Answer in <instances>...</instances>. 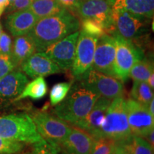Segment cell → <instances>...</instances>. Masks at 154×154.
I'll use <instances>...</instances> for the list:
<instances>
[{
	"label": "cell",
	"instance_id": "3957f363",
	"mask_svg": "<svg viewBox=\"0 0 154 154\" xmlns=\"http://www.w3.org/2000/svg\"><path fill=\"white\" fill-rule=\"evenodd\" d=\"M128 126L124 96L116 98L111 101L104 119L92 137H106L116 140H126L132 137Z\"/></svg>",
	"mask_w": 154,
	"mask_h": 154
},
{
	"label": "cell",
	"instance_id": "f546056e",
	"mask_svg": "<svg viewBox=\"0 0 154 154\" xmlns=\"http://www.w3.org/2000/svg\"><path fill=\"white\" fill-rule=\"evenodd\" d=\"M25 143L0 138V154L20 153L25 148Z\"/></svg>",
	"mask_w": 154,
	"mask_h": 154
},
{
	"label": "cell",
	"instance_id": "2e32d148",
	"mask_svg": "<svg viewBox=\"0 0 154 154\" xmlns=\"http://www.w3.org/2000/svg\"><path fill=\"white\" fill-rule=\"evenodd\" d=\"M29 82L26 75L19 71H12L0 79V106L16 99Z\"/></svg>",
	"mask_w": 154,
	"mask_h": 154
},
{
	"label": "cell",
	"instance_id": "cb8c5ba5",
	"mask_svg": "<svg viewBox=\"0 0 154 154\" xmlns=\"http://www.w3.org/2000/svg\"><path fill=\"white\" fill-rule=\"evenodd\" d=\"M153 72V63L149 59L143 58L133 66L130 71L129 77L134 81L147 82L149 76Z\"/></svg>",
	"mask_w": 154,
	"mask_h": 154
},
{
	"label": "cell",
	"instance_id": "83f0119b",
	"mask_svg": "<svg viewBox=\"0 0 154 154\" xmlns=\"http://www.w3.org/2000/svg\"><path fill=\"white\" fill-rule=\"evenodd\" d=\"M82 30L86 33L100 37L104 34H107L106 29L101 22L94 19H83Z\"/></svg>",
	"mask_w": 154,
	"mask_h": 154
},
{
	"label": "cell",
	"instance_id": "60d3db41",
	"mask_svg": "<svg viewBox=\"0 0 154 154\" xmlns=\"http://www.w3.org/2000/svg\"><path fill=\"white\" fill-rule=\"evenodd\" d=\"M2 25H1V24H0V36H1V34H2Z\"/></svg>",
	"mask_w": 154,
	"mask_h": 154
},
{
	"label": "cell",
	"instance_id": "74e56055",
	"mask_svg": "<svg viewBox=\"0 0 154 154\" xmlns=\"http://www.w3.org/2000/svg\"><path fill=\"white\" fill-rule=\"evenodd\" d=\"M154 79V72L151 73V75H150L149 79H148V80H147L148 84H149L150 87L151 88V89H153V90L154 88V79Z\"/></svg>",
	"mask_w": 154,
	"mask_h": 154
},
{
	"label": "cell",
	"instance_id": "52a82bcc",
	"mask_svg": "<svg viewBox=\"0 0 154 154\" xmlns=\"http://www.w3.org/2000/svg\"><path fill=\"white\" fill-rule=\"evenodd\" d=\"M30 116L42 138L52 140L57 144L61 143L70 130V124L45 111H34Z\"/></svg>",
	"mask_w": 154,
	"mask_h": 154
},
{
	"label": "cell",
	"instance_id": "7bdbcfd3",
	"mask_svg": "<svg viewBox=\"0 0 154 154\" xmlns=\"http://www.w3.org/2000/svg\"><path fill=\"white\" fill-rule=\"evenodd\" d=\"M11 154H20V153H11Z\"/></svg>",
	"mask_w": 154,
	"mask_h": 154
},
{
	"label": "cell",
	"instance_id": "603a6c76",
	"mask_svg": "<svg viewBox=\"0 0 154 154\" xmlns=\"http://www.w3.org/2000/svg\"><path fill=\"white\" fill-rule=\"evenodd\" d=\"M153 90L151 89L147 82L134 81L131 91V97L134 101L146 106L153 99Z\"/></svg>",
	"mask_w": 154,
	"mask_h": 154
},
{
	"label": "cell",
	"instance_id": "7c38bea8",
	"mask_svg": "<svg viewBox=\"0 0 154 154\" xmlns=\"http://www.w3.org/2000/svg\"><path fill=\"white\" fill-rule=\"evenodd\" d=\"M116 44L114 38L104 34L98 38L91 68L97 72L115 77L114 59Z\"/></svg>",
	"mask_w": 154,
	"mask_h": 154
},
{
	"label": "cell",
	"instance_id": "8992f818",
	"mask_svg": "<svg viewBox=\"0 0 154 154\" xmlns=\"http://www.w3.org/2000/svg\"><path fill=\"white\" fill-rule=\"evenodd\" d=\"M99 37L82 30L79 32L72 69V76L79 79L91 68Z\"/></svg>",
	"mask_w": 154,
	"mask_h": 154
},
{
	"label": "cell",
	"instance_id": "f1b7e54d",
	"mask_svg": "<svg viewBox=\"0 0 154 154\" xmlns=\"http://www.w3.org/2000/svg\"><path fill=\"white\" fill-rule=\"evenodd\" d=\"M131 143L134 154H153V148L145 138L133 135Z\"/></svg>",
	"mask_w": 154,
	"mask_h": 154
},
{
	"label": "cell",
	"instance_id": "1f68e13d",
	"mask_svg": "<svg viewBox=\"0 0 154 154\" xmlns=\"http://www.w3.org/2000/svg\"><path fill=\"white\" fill-rule=\"evenodd\" d=\"M12 42L11 37L6 32H2L0 36V54L11 55Z\"/></svg>",
	"mask_w": 154,
	"mask_h": 154
},
{
	"label": "cell",
	"instance_id": "30bf717a",
	"mask_svg": "<svg viewBox=\"0 0 154 154\" xmlns=\"http://www.w3.org/2000/svg\"><path fill=\"white\" fill-rule=\"evenodd\" d=\"M113 0H81L77 12L82 19H94L104 26L106 33L116 32L111 19Z\"/></svg>",
	"mask_w": 154,
	"mask_h": 154
},
{
	"label": "cell",
	"instance_id": "7402d4cb",
	"mask_svg": "<svg viewBox=\"0 0 154 154\" xmlns=\"http://www.w3.org/2000/svg\"><path fill=\"white\" fill-rule=\"evenodd\" d=\"M48 87L46 81L43 77H36L29 83H27L23 91L15 99L13 102L19 101L20 100L31 98L34 100L43 99L47 94Z\"/></svg>",
	"mask_w": 154,
	"mask_h": 154
},
{
	"label": "cell",
	"instance_id": "4fadbf2b",
	"mask_svg": "<svg viewBox=\"0 0 154 154\" xmlns=\"http://www.w3.org/2000/svg\"><path fill=\"white\" fill-rule=\"evenodd\" d=\"M111 19L116 32L131 42L139 37L145 26L143 18L136 17L125 11L112 9Z\"/></svg>",
	"mask_w": 154,
	"mask_h": 154
},
{
	"label": "cell",
	"instance_id": "5b68a950",
	"mask_svg": "<svg viewBox=\"0 0 154 154\" xmlns=\"http://www.w3.org/2000/svg\"><path fill=\"white\" fill-rule=\"evenodd\" d=\"M111 36L114 38L116 44L113 66L115 77L121 82H126L129 78V73L133 66L143 59V53L134 45V42L126 39L116 32Z\"/></svg>",
	"mask_w": 154,
	"mask_h": 154
},
{
	"label": "cell",
	"instance_id": "277c9868",
	"mask_svg": "<svg viewBox=\"0 0 154 154\" xmlns=\"http://www.w3.org/2000/svg\"><path fill=\"white\" fill-rule=\"evenodd\" d=\"M0 138L29 144L42 139L32 117L26 113L0 116Z\"/></svg>",
	"mask_w": 154,
	"mask_h": 154
},
{
	"label": "cell",
	"instance_id": "d6986e66",
	"mask_svg": "<svg viewBox=\"0 0 154 154\" xmlns=\"http://www.w3.org/2000/svg\"><path fill=\"white\" fill-rule=\"evenodd\" d=\"M112 9L121 10L143 19H151L154 13V0H113Z\"/></svg>",
	"mask_w": 154,
	"mask_h": 154
},
{
	"label": "cell",
	"instance_id": "e575fe53",
	"mask_svg": "<svg viewBox=\"0 0 154 154\" xmlns=\"http://www.w3.org/2000/svg\"><path fill=\"white\" fill-rule=\"evenodd\" d=\"M57 1L67 10L77 11L81 0H57Z\"/></svg>",
	"mask_w": 154,
	"mask_h": 154
},
{
	"label": "cell",
	"instance_id": "d4e9b609",
	"mask_svg": "<svg viewBox=\"0 0 154 154\" xmlns=\"http://www.w3.org/2000/svg\"><path fill=\"white\" fill-rule=\"evenodd\" d=\"M116 141L109 138H94L89 154H113Z\"/></svg>",
	"mask_w": 154,
	"mask_h": 154
},
{
	"label": "cell",
	"instance_id": "ba28073f",
	"mask_svg": "<svg viewBox=\"0 0 154 154\" xmlns=\"http://www.w3.org/2000/svg\"><path fill=\"white\" fill-rule=\"evenodd\" d=\"M88 87L94 90L100 96L112 101L124 96V88L122 82L116 77L110 76L91 68L81 79Z\"/></svg>",
	"mask_w": 154,
	"mask_h": 154
},
{
	"label": "cell",
	"instance_id": "7a4b0ae2",
	"mask_svg": "<svg viewBox=\"0 0 154 154\" xmlns=\"http://www.w3.org/2000/svg\"><path fill=\"white\" fill-rule=\"evenodd\" d=\"M100 97L82 79H74L68 94L53 110L55 116L71 126L84 119Z\"/></svg>",
	"mask_w": 154,
	"mask_h": 154
},
{
	"label": "cell",
	"instance_id": "836d02e7",
	"mask_svg": "<svg viewBox=\"0 0 154 154\" xmlns=\"http://www.w3.org/2000/svg\"><path fill=\"white\" fill-rule=\"evenodd\" d=\"M32 0H14L10 5L12 10L20 11L29 9Z\"/></svg>",
	"mask_w": 154,
	"mask_h": 154
},
{
	"label": "cell",
	"instance_id": "d6a6232c",
	"mask_svg": "<svg viewBox=\"0 0 154 154\" xmlns=\"http://www.w3.org/2000/svg\"><path fill=\"white\" fill-rule=\"evenodd\" d=\"M131 138L126 140L116 141L113 154H134Z\"/></svg>",
	"mask_w": 154,
	"mask_h": 154
},
{
	"label": "cell",
	"instance_id": "e0dca14e",
	"mask_svg": "<svg viewBox=\"0 0 154 154\" xmlns=\"http://www.w3.org/2000/svg\"><path fill=\"white\" fill-rule=\"evenodd\" d=\"M111 101L110 99L100 96L88 115L74 126L85 131L91 136H93L101 126Z\"/></svg>",
	"mask_w": 154,
	"mask_h": 154
},
{
	"label": "cell",
	"instance_id": "484cf974",
	"mask_svg": "<svg viewBox=\"0 0 154 154\" xmlns=\"http://www.w3.org/2000/svg\"><path fill=\"white\" fill-rule=\"evenodd\" d=\"M72 82H61L53 86L50 91V103L53 106L60 103L68 94Z\"/></svg>",
	"mask_w": 154,
	"mask_h": 154
},
{
	"label": "cell",
	"instance_id": "f35d334b",
	"mask_svg": "<svg viewBox=\"0 0 154 154\" xmlns=\"http://www.w3.org/2000/svg\"><path fill=\"white\" fill-rule=\"evenodd\" d=\"M154 99H153L150 101V103L148 105V109H149V112L151 113V114L154 116Z\"/></svg>",
	"mask_w": 154,
	"mask_h": 154
},
{
	"label": "cell",
	"instance_id": "6da1fadb",
	"mask_svg": "<svg viewBox=\"0 0 154 154\" xmlns=\"http://www.w3.org/2000/svg\"><path fill=\"white\" fill-rule=\"evenodd\" d=\"M79 19L69 10L39 19L29 33L37 51H44L49 46L79 30Z\"/></svg>",
	"mask_w": 154,
	"mask_h": 154
},
{
	"label": "cell",
	"instance_id": "8fae6325",
	"mask_svg": "<svg viewBox=\"0 0 154 154\" xmlns=\"http://www.w3.org/2000/svg\"><path fill=\"white\" fill-rule=\"evenodd\" d=\"M79 31L49 46L44 52L63 71L72 69Z\"/></svg>",
	"mask_w": 154,
	"mask_h": 154
},
{
	"label": "cell",
	"instance_id": "9a60e30c",
	"mask_svg": "<svg viewBox=\"0 0 154 154\" xmlns=\"http://www.w3.org/2000/svg\"><path fill=\"white\" fill-rule=\"evenodd\" d=\"M94 138L78 127L71 126L69 134L59 144L61 150L74 154H89Z\"/></svg>",
	"mask_w": 154,
	"mask_h": 154
},
{
	"label": "cell",
	"instance_id": "ac0fdd59",
	"mask_svg": "<svg viewBox=\"0 0 154 154\" xmlns=\"http://www.w3.org/2000/svg\"><path fill=\"white\" fill-rule=\"evenodd\" d=\"M38 19L30 9L16 11L7 17V27L14 36L29 33Z\"/></svg>",
	"mask_w": 154,
	"mask_h": 154
},
{
	"label": "cell",
	"instance_id": "5bb4252c",
	"mask_svg": "<svg viewBox=\"0 0 154 154\" xmlns=\"http://www.w3.org/2000/svg\"><path fill=\"white\" fill-rule=\"evenodd\" d=\"M21 67L27 76L34 79L63 72L44 51L34 53L22 63Z\"/></svg>",
	"mask_w": 154,
	"mask_h": 154
},
{
	"label": "cell",
	"instance_id": "b9f144b4",
	"mask_svg": "<svg viewBox=\"0 0 154 154\" xmlns=\"http://www.w3.org/2000/svg\"><path fill=\"white\" fill-rule=\"evenodd\" d=\"M9 5H11V3H12V2H14V0H9Z\"/></svg>",
	"mask_w": 154,
	"mask_h": 154
},
{
	"label": "cell",
	"instance_id": "4316f807",
	"mask_svg": "<svg viewBox=\"0 0 154 154\" xmlns=\"http://www.w3.org/2000/svg\"><path fill=\"white\" fill-rule=\"evenodd\" d=\"M61 151L59 144L52 140L42 138L39 141L34 143L31 154H59Z\"/></svg>",
	"mask_w": 154,
	"mask_h": 154
},
{
	"label": "cell",
	"instance_id": "8d00e7d4",
	"mask_svg": "<svg viewBox=\"0 0 154 154\" xmlns=\"http://www.w3.org/2000/svg\"><path fill=\"white\" fill-rule=\"evenodd\" d=\"M9 5V0H0V17L2 14L3 11H5L6 7Z\"/></svg>",
	"mask_w": 154,
	"mask_h": 154
},
{
	"label": "cell",
	"instance_id": "44dd1931",
	"mask_svg": "<svg viewBox=\"0 0 154 154\" xmlns=\"http://www.w3.org/2000/svg\"><path fill=\"white\" fill-rule=\"evenodd\" d=\"M29 9L38 19L59 14L66 9L57 0H32Z\"/></svg>",
	"mask_w": 154,
	"mask_h": 154
},
{
	"label": "cell",
	"instance_id": "ffe728a7",
	"mask_svg": "<svg viewBox=\"0 0 154 154\" xmlns=\"http://www.w3.org/2000/svg\"><path fill=\"white\" fill-rule=\"evenodd\" d=\"M36 51L35 44L28 34L16 36L11 48V58L16 67L21 66Z\"/></svg>",
	"mask_w": 154,
	"mask_h": 154
},
{
	"label": "cell",
	"instance_id": "4dcf8cb0",
	"mask_svg": "<svg viewBox=\"0 0 154 154\" xmlns=\"http://www.w3.org/2000/svg\"><path fill=\"white\" fill-rule=\"evenodd\" d=\"M16 66L10 55L0 54V79L14 71Z\"/></svg>",
	"mask_w": 154,
	"mask_h": 154
},
{
	"label": "cell",
	"instance_id": "d590c367",
	"mask_svg": "<svg viewBox=\"0 0 154 154\" xmlns=\"http://www.w3.org/2000/svg\"><path fill=\"white\" fill-rule=\"evenodd\" d=\"M153 130L151 131H150L149 134L146 135L145 137L143 138H145V139L147 140L148 142H149L150 145H151L153 148L154 147V138H153L154 131Z\"/></svg>",
	"mask_w": 154,
	"mask_h": 154
},
{
	"label": "cell",
	"instance_id": "ab89813d",
	"mask_svg": "<svg viewBox=\"0 0 154 154\" xmlns=\"http://www.w3.org/2000/svg\"><path fill=\"white\" fill-rule=\"evenodd\" d=\"M61 151H63L62 152V154H74V153H69V152H68V151H63V150H61Z\"/></svg>",
	"mask_w": 154,
	"mask_h": 154
},
{
	"label": "cell",
	"instance_id": "9c48e42d",
	"mask_svg": "<svg viewBox=\"0 0 154 154\" xmlns=\"http://www.w3.org/2000/svg\"><path fill=\"white\" fill-rule=\"evenodd\" d=\"M126 111L132 135L144 138L154 129V116L151 114L146 106L128 99L126 100Z\"/></svg>",
	"mask_w": 154,
	"mask_h": 154
}]
</instances>
